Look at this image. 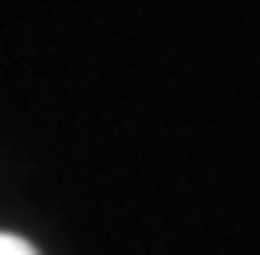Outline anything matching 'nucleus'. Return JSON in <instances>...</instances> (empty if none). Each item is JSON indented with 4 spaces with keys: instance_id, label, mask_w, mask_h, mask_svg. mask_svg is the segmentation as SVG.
<instances>
[{
    "instance_id": "1",
    "label": "nucleus",
    "mask_w": 260,
    "mask_h": 255,
    "mask_svg": "<svg viewBox=\"0 0 260 255\" xmlns=\"http://www.w3.org/2000/svg\"><path fill=\"white\" fill-rule=\"evenodd\" d=\"M0 255H41V251L18 233H0Z\"/></svg>"
}]
</instances>
